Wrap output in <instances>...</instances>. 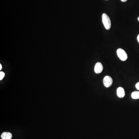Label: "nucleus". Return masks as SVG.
Segmentation results:
<instances>
[{"label":"nucleus","instance_id":"nucleus-1","mask_svg":"<svg viewBox=\"0 0 139 139\" xmlns=\"http://www.w3.org/2000/svg\"><path fill=\"white\" fill-rule=\"evenodd\" d=\"M102 21L106 29L109 30L111 28V21L108 16L105 13H104L102 15Z\"/></svg>","mask_w":139,"mask_h":139},{"label":"nucleus","instance_id":"nucleus-2","mask_svg":"<svg viewBox=\"0 0 139 139\" xmlns=\"http://www.w3.org/2000/svg\"><path fill=\"white\" fill-rule=\"evenodd\" d=\"M117 54L119 58L122 61H125L127 59V54L124 50L121 48L118 49L117 50Z\"/></svg>","mask_w":139,"mask_h":139},{"label":"nucleus","instance_id":"nucleus-3","mask_svg":"<svg viewBox=\"0 0 139 139\" xmlns=\"http://www.w3.org/2000/svg\"><path fill=\"white\" fill-rule=\"evenodd\" d=\"M113 80L112 78L109 76H105L103 79V84L106 88H110L112 84Z\"/></svg>","mask_w":139,"mask_h":139},{"label":"nucleus","instance_id":"nucleus-4","mask_svg":"<svg viewBox=\"0 0 139 139\" xmlns=\"http://www.w3.org/2000/svg\"><path fill=\"white\" fill-rule=\"evenodd\" d=\"M103 70V66L102 64L100 62L96 63L94 67V71L97 74L101 73Z\"/></svg>","mask_w":139,"mask_h":139},{"label":"nucleus","instance_id":"nucleus-5","mask_svg":"<svg viewBox=\"0 0 139 139\" xmlns=\"http://www.w3.org/2000/svg\"><path fill=\"white\" fill-rule=\"evenodd\" d=\"M117 96L119 98H123L125 95L124 90L121 87H119L117 90Z\"/></svg>","mask_w":139,"mask_h":139},{"label":"nucleus","instance_id":"nucleus-6","mask_svg":"<svg viewBox=\"0 0 139 139\" xmlns=\"http://www.w3.org/2000/svg\"><path fill=\"white\" fill-rule=\"evenodd\" d=\"M2 139H11L12 138V134L10 132H4L1 134Z\"/></svg>","mask_w":139,"mask_h":139},{"label":"nucleus","instance_id":"nucleus-7","mask_svg":"<svg viewBox=\"0 0 139 139\" xmlns=\"http://www.w3.org/2000/svg\"><path fill=\"white\" fill-rule=\"evenodd\" d=\"M132 98L133 99H138L139 98V92L134 91L133 92L132 94Z\"/></svg>","mask_w":139,"mask_h":139},{"label":"nucleus","instance_id":"nucleus-8","mask_svg":"<svg viewBox=\"0 0 139 139\" xmlns=\"http://www.w3.org/2000/svg\"><path fill=\"white\" fill-rule=\"evenodd\" d=\"M5 73L4 72H0V80H2L4 77L5 76Z\"/></svg>","mask_w":139,"mask_h":139},{"label":"nucleus","instance_id":"nucleus-9","mask_svg":"<svg viewBox=\"0 0 139 139\" xmlns=\"http://www.w3.org/2000/svg\"><path fill=\"white\" fill-rule=\"evenodd\" d=\"M136 88L138 90H139V82H138L136 84Z\"/></svg>","mask_w":139,"mask_h":139},{"label":"nucleus","instance_id":"nucleus-10","mask_svg":"<svg viewBox=\"0 0 139 139\" xmlns=\"http://www.w3.org/2000/svg\"><path fill=\"white\" fill-rule=\"evenodd\" d=\"M137 39L138 42L139 43V34L138 35V36Z\"/></svg>","mask_w":139,"mask_h":139},{"label":"nucleus","instance_id":"nucleus-11","mask_svg":"<svg viewBox=\"0 0 139 139\" xmlns=\"http://www.w3.org/2000/svg\"><path fill=\"white\" fill-rule=\"evenodd\" d=\"M120 0L122 2H126L128 0Z\"/></svg>","mask_w":139,"mask_h":139},{"label":"nucleus","instance_id":"nucleus-12","mask_svg":"<svg viewBox=\"0 0 139 139\" xmlns=\"http://www.w3.org/2000/svg\"><path fill=\"white\" fill-rule=\"evenodd\" d=\"M2 69V66L1 64H0V70H1Z\"/></svg>","mask_w":139,"mask_h":139},{"label":"nucleus","instance_id":"nucleus-13","mask_svg":"<svg viewBox=\"0 0 139 139\" xmlns=\"http://www.w3.org/2000/svg\"><path fill=\"white\" fill-rule=\"evenodd\" d=\"M138 21L139 22V17H138Z\"/></svg>","mask_w":139,"mask_h":139}]
</instances>
